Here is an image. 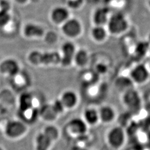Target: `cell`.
I'll list each match as a JSON object with an SVG mask.
<instances>
[{
	"instance_id": "603a6c76",
	"label": "cell",
	"mask_w": 150,
	"mask_h": 150,
	"mask_svg": "<svg viewBox=\"0 0 150 150\" xmlns=\"http://www.w3.org/2000/svg\"><path fill=\"white\" fill-rule=\"evenodd\" d=\"M43 133L47 135L52 141L56 139L59 136L58 130L54 126H48L46 127Z\"/></svg>"
},
{
	"instance_id": "6da1fadb",
	"label": "cell",
	"mask_w": 150,
	"mask_h": 150,
	"mask_svg": "<svg viewBox=\"0 0 150 150\" xmlns=\"http://www.w3.org/2000/svg\"><path fill=\"white\" fill-rule=\"evenodd\" d=\"M106 26L108 34L119 36L127 30L129 26V21L123 13L116 12L110 15Z\"/></svg>"
},
{
	"instance_id": "5bb4252c",
	"label": "cell",
	"mask_w": 150,
	"mask_h": 150,
	"mask_svg": "<svg viewBox=\"0 0 150 150\" xmlns=\"http://www.w3.org/2000/svg\"><path fill=\"white\" fill-rule=\"evenodd\" d=\"M61 101L64 108H72L76 106L78 102V96L74 91H66L62 95Z\"/></svg>"
},
{
	"instance_id": "f546056e",
	"label": "cell",
	"mask_w": 150,
	"mask_h": 150,
	"mask_svg": "<svg viewBox=\"0 0 150 150\" xmlns=\"http://www.w3.org/2000/svg\"><path fill=\"white\" fill-rule=\"evenodd\" d=\"M0 150H2V149H1V148H0Z\"/></svg>"
},
{
	"instance_id": "7a4b0ae2",
	"label": "cell",
	"mask_w": 150,
	"mask_h": 150,
	"mask_svg": "<svg viewBox=\"0 0 150 150\" xmlns=\"http://www.w3.org/2000/svg\"><path fill=\"white\" fill-rule=\"evenodd\" d=\"M30 61L33 64H57L61 62V57L57 52L41 53L33 51L28 56Z\"/></svg>"
},
{
	"instance_id": "ba28073f",
	"label": "cell",
	"mask_w": 150,
	"mask_h": 150,
	"mask_svg": "<svg viewBox=\"0 0 150 150\" xmlns=\"http://www.w3.org/2000/svg\"><path fill=\"white\" fill-rule=\"evenodd\" d=\"M26 127L23 123L17 121L8 122L6 127V134L12 138L21 136L26 132Z\"/></svg>"
},
{
	"instance_id": "3957f363",
	"label": "cell",
	"mask_w": 150,
	"mask_h": 150,
	"mask_svg": "<svg viewBox=\"0 0 150 150\" xmlns=\"http://www.w3.org/2000/svg\"><path fill=\"white\" fill-rule=\"evenodd\" d=\"M126 133L122 127L115 126L107 132V144L111 148L117 150L123 146L126 141Z\"/></svg>"
},
{
	"instance_id": "7c38bea8",
	"label": "cell",
	"mask_w": 150,
	"mask_h": 150,
	"mask_svg": "<svg viewBox=\"0 0 150 150\" xmlns=\"http://www.w3.org/2000/svg\"><path fill=\"white\" fill-rule=\"evenodd\" d=\"M108 35V32L105 26L93 25L91 28V38L96 43L104 42L107 39Z\"/></svg>"
},
{
	"instance_id": "8992f818",
	"label": "cell",
	"mask_w": 150,
	"mask_h": 150,
	"mask_svg": "<svg viewBox=\"0 0 150 150\" xmlns=\"http://www.w3.org/2000/svg\"><path fill=\"white\" fill-rule=\"evenodd\" d=\"M82 27L80 22L76 18L67 20L62 26V31L67 36L71 38L78 37L82 32Z\"/></svg>"
},
{
	"instance_id": "4fadbf2b",
	"label": "cell",
	"mask_w": 150,
	"mask_h": 150,
	"mask_svg": "<svg viewBox=\"0 0 150 150\" xmlns=\"http://www.w3.org/2000/svg\"><path fill=\"white\" fill-rule=\"evenodd\" d=\"M18 65L13 59H6L0 64L1 72L4 74H7L11 76L16 75L18 73Z\"/></svg>"
},
{
	"instance_id": "f1b7e54d",
	"label": "cell",
	"mask_w": 150,
	"mask_h": 150,
	"mask_svg": "<svg viewBox=\"0 0 150 150\" xmlns=\"http://www.w3.org/2000/svg\"><path fill=\"white\" fill-rule=\"evenodd\" d=\"M16 1H17L18 2H20V3H23V2H25L26 0H16Z\"/></svg>"
},
{
	"instance_id": "5b68a950",
	"label": "cell",
	"mask_w": 150,
	"mask_h": 150,
	"mask_svg": "<svg viewBox=\"0 0 150 150\" xmlns=\"http://www.w3.org/2000/svg\"><path fill=\"white\" fill-rule=\"evenodd\" d=\"M150 71L144 64L136 65L130 72V79L134 83L142 85L145 83L150 77Z\"/></svg>"
},
{
	"instance_id": "484cf974",
	"label": "cell",
	"mask_w": 150,
	"mask_h": 150,
	"mask_svg": "<svg viewBox=\"0 0 150 150\" xmlns=\"http://www.w3.org/2000/svg\"><path fill=\"white\" fill-rule=\"evenodd\" d=\"M52 108L54 112L56 113H61L63 112L64 107L63 103L61 102V100H57L55 101L54 105L52 106Z\"/></svg>"
},
{
	"instance_id": "d6986e66",
	"label": "cell",
	"mask_w": 150,
	"mask_h": 150,
	"mask_svg": "<svg viewBox=\"0 0 150 150\" xmlns=\"http://www.w3.org/2000/svg\"><path fill=\"white\" fill-rule=\"evenodd\" d=\"M115 85L119 90L122 91V93L128 91L130 89L134 88V83L130 78L121 77L117 79Z\"/></svg>"
},
{
	"instance_id": "7402d4cb",
	"label": "cell",
	"mask_w": 150,
	"mask_h": 150,
	"mask_svg": "<svg viewBox=\"0 0 150 150\" xmlns=\"http://www.w3.org/2000/svg\"><path fill=\"white\" fill-rule=\"evenodd\" d=\"M21 112L22 117L26 121H32L36 118L37 116V110L33 107Z\"/></svg>"
},
{
	"instance_id": "ffe728a7",
	"label": "cell",
	"mask_w": 150,
	"mask_h": 150,
	"mask_svg": "<svg viewBox=\"0 0 150 150\" xmlns=\"http://www.w3.org/2000/svg\"><path fill=\"white\" fill-rule=\"evenodd\" d=\"M24 32L27 37L37 36L40 37L43 35L44 31L43 29L39 26L34 24H28L24 29Z\"/></svg>"
},
{
	"instance_id": "30bf717a",
	"label": "cell",
	"mask_w": 150,
	"mask_h": 150,
	"mask_svg": "<svg viewBox=\"0 0 150 150\" xmlns=\"http://www.w3.org/2000/svg\"><path fill=\"white\" fill-rule=\"evenodd\" d=\"M100 122L105 124H109L112 122L116 117V112L115 109L109 105H104L98 110Z\"/></svg>"
},
{
	"instance_id": "2e32d148",
	"label": "cell",
	"mask_w": 150,
	"mask_h": 150,
	"mask_svg": "<svg viewBox=\"0 0 150 150\" xmlns=\"http://www.w3.org/2000/svg\"><path fill=\"white\" fill-rule=\"evenodd\" d=\"M69 16V12L64 7H56L52 12L51 17L54 22L59 23L66 21L68 20Z\"/></svg>"
},
{
	"instance_id": "277c9868",
	"label": "cell",
	"mask_w": 150,
	"mask_h": 150,
	"mask_svg": "<svg viewBox=\"0 0 150 150\" xmlns=\"http://www.w3.org/2000/svg\"><path fill=\"white\" fill-rule=\"evenodd\" d=\"M122 102L129 110L136 111L141 107L142 100L138 91L132 88L123 92Z\"/></svg>"
},
{
	"instance_id": "cb8c5ba5",
	"label": "cell",
	"mask_w": 150,
	"mask_h": 150,
	"mask_svg": "<svg viewBox=\"0 0 150 150\" xmlns=\"http://www.w3.org/2000/svg\"><path fill=\"white\" fill-rule=\"evenodd\" d=\"M10 17L7 11L0 10V26H4L10 20Z\"/></svg>"
},
{
	"instance_id": "9c48e42d",
	"label": "cell",
	"mask_w": 150,
	"mask_h": 150,
	"mask_svg": "<svg viewBox=\"0 0 150 150\" xmlns=\"http://www.w3.org/2000/svg\"><path fill=\"white\" fill-rule=\"evenodd\" d=\"M62 56L61 57V63L64 66H69L74 60V57L76 52L75 45L71 42H67L62 47Z\"/></svg>"
},
{
	"instance_id": "9a60e30c",
	"label": "cell",
	"mask_w": 150,
	"mask_h": 150,
	"mask_svg": "<svg viewBox=\"0 0 150 150\" xmlns=\"http://www.w3.org/2000/svg\"><path fill=\"white\" fill-rule=\"evenodd\" d=\"M83 120L88 126H95L100 122L98 110L93 108H88L83 112Z\"/></svg>"
},
{
	"instance_id": "ac0fdd59",
	"label": "cell",
	"mask_w": 150,
	"mask_h": 150,
	"mask_svg": "<svg viewBox=\"0 0 150 150\" xmlns=\"http://www.w3.org/2000/svg\"><path fill=\"white\" fill-rule=\"evenodd\" d=\"M51 142V139L44 133L38 134L36 139V150H48Z\"/></svg>"
},
{
	"instance_id": "44dd1931",
	"label": "cell",
	"mask_w": 150,
	"mask_h": 150,
	"mask_svg": "<svg viewBox=\"0 0 150 150\" xmlns=\"http://www.w3.org/2000/svg\"><path fill=\"white\" fill-rule=\"evenodd\" d=\"M33 107V99L29 93H24L20 98V108L21 111H24Z\"/></svg>"
},
{
	"instance_id": "d4e9b609",
	"label": "cell",
	"mask_w": 150,
	"mask_h": 150,
	"mask_svg": "<svg viewBox=\"0 0 150 150\" xmlns=\"http://www.w3.org/2000/svg\"><path fill=\"white\" fill-rule=\"evenodd\" d=\"M107 70H108V67L106 64L100 63L96 66L95 72L97 75H100V74L102 75V74H105L107 72Z\"/></svg>"
},
{
	"instance_id": "83f0119b",
	"label": "cell",
	"mask_w": 150,
	"mask_h": 150,
	"mask_svg": "<svg viewBox=\"0 0 150 150\" xmlns=\"http://www.w3.org/2000/svg\"><path fill=\"white\" fill-rule=\"evenodd\" d=\"M82 2L81 0H70L69 1V6L72 8H76L80 5Z\"/></svg>"
},
{
	"instance_id": "52a82bcc",
	"label": "cell",
	"mask_w": 150,
	"mask_h": 150,
	"mask_svg": "<svg viewBox=\"0 0 150 150\" xmlns=\"http://www.w3.org/2000/svg\"><path fill=\"white\" fill-rule=\"evenodd\" d=\"M110 15V11L108 8L98 7L93 12L92 21L94 25L106 26Z\"/></svg>"
},
{
	"instance_id": "e0dca14e",
	"label": "cell",
	"mask_w": 150,
	"mask_h": 150,
	"mask_svg": "<svg viewBox=\"0 0 150 150\" xmlns=\"http://www.w3.org/2000/svg\"><path fill=\"white\" fill-rule=\"evenodd\" d=\"M76 64L80 67H84L88 64L90 61L88 52L85 49H81L76 51L74 57Z\"/></svg>"
},
{
	"instance_id": "8fae6325",
	"label": "cell",
	"mask_w": 150,
	"mask_h": 150,
	"mask_svg": "<svg viewBox=\"0 0 150 150\" xmlns=\"http://www.w3.org/2000/svg\"><path fill=\"white\" fill-rule=\"evenodd\" d=\"M69 128L72 134L81 136L85 134L88 130V125L83 119L73 118L69 123Z\"/></svg>"
},
{
	"instance_id": "4dcf8cb0",
	"label": "cell",
	"mask_w": 150,
	"mask_h": 150,
	"mask_svg": "<svg viewBox=\"0 0 150 150\" xmlns=\"http://www.w3.org/2000/svg\"></svg>"
},
{
	"instance_id": "4316f807",
	"label": "cell",
	"mask_w": 150,
	"mask_h": 150,
	"mask_svg": "<svg viewBox=\"0 0 150 150\" xmlns=\"http://www.w3.org/2000/svg\"><path fill=\"white\" fill-rule=\"evenodd\" d=\"M10 5L6 0H1L0 1V10L7 11L10 10Z\"/></svg>"
}]
</instances>
